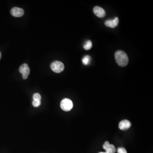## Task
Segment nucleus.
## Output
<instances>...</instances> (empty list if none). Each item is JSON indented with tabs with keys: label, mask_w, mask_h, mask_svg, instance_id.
I'll use <instances>...</instances> for the list:
<instances>
[{
	"label": "nucleus",
	"mask_w": 153,
	"mask_h": 153,
	"mask_svg": "<svg viewBox=\"0 0 153 153\" xmlns=\"http://www.w3.org/2000/svg\"><path fill=\"white\" fill-rule=\"evenodd\" d=\"M91 58L89 55H86L82 59L83 64L84 65H88L90 63Z\"/></svg>",
	"instance_id": "9d476101"
},
{
	"label": "nucleus",
	"mask_w": 153,
	"mask_h": 153,
	"mask_svg": "<svg viewBox=\"0 0 153 153\" xmlns=\"http://www.w3.org/2000/svg\"><path fill=\"white\" fill-rule=\"evenodd\" d=\"M41 104V100H33L32 102V105L35 107H38Z\"/></svg>",
	"instance_id": "f8f14e48"
},
{
	"label": "nucleus",
	"mask_w": 153,
	"mask_h": 153,
	"mask_svg": "<svg viewBox=\"0 0 153 153\" xmlns=\"http://www.w3.org/2000/svg\"><path fill=\"white\" fill-rule=\"evenodd\" d=\"M119 23V19L117 17H116L113 20H108L105 21V24L107 27L114 28L117 26Z\"/></svg>",
	"instance_id": "0eeeda50"
},
{
	"label": "nucleus",
	"mask_w": 153,
	"mask_h": 153,
	"mask_svg": "<svg viewBox=\"0 0 153 153\" xmlns=\"http://www.w3.org/2000/svg\"><path fill=\"white\" fill-rule=\"evenodd\" d=\"M117 153H127L126 150L123 147H120L117 150Z\"/></svg>",
	"instance_id": "4468645a"
},
{
	"label": "nucleus",
	"mask_w": 153,
	"mask_h": 153,
	"mask_svg": "<svg viewBox=\"0 0 153 153\" xmlns=\"http://www.w3.org/2000/svg\"><path fill=\"white\" fill-rule=\"evenodd\" d=\"M33 100H41V97L40 94L38 93L34 94V95H33Z\"/></svg>",
	"instance_id": "ddd939ff"
},
{
	"label": "nucleus",
	"mask_w": 153,
	"mask_h": 153,
	"mask_svg": "<svg viewBox=\"0 0 153 153\" xmlns=\"http://www.w3.org/2000/svg\"><path fill=\"white\" fill-rule=\"evenodd\" d=\"M115 58L117 64L120 66L124 67L128 63L127 55L122 50H118L115 53Z\"/></svg>",
	"instance_id": "f257e3e1"
},
{
	"label": "nucleus",
	"mask_w": 153,
	"mask_h": 153,
	"mask_svg": "<svg viewBox=\"0 0 153 153\" xmlns=\"http://www.w3.org/2000/svg\"><path fill=\"white\" fill-rule=\"evenodd\" d=\"M92 41L91 40H88L84 44L83 48L85 50H89L92 48Z\"/></svg>",
	"instance_id": "9b49d317"
},
{
	"label": "nucleus",
	"mask_w": 153,
	"mask_h": 153,
	"mask_svg": "<svg viewBox=\"0 0 153 153\" xmlns=\"http://www.w3.org/2000/svg\"><path fill=\"white\" fill-rule=\"evenodd\" d=\"M24 12L23 9L18 8H13L11 10V14L15 17H22L24 15Z\"/></svg>",
	"instance_id": "39448f33"
},
{
	"label": "nucleus",
	"mask_w": 153,
	"mask_h": 153,
	"mask_svg": "<svg viewBox=\"0 0 153 153\" xmlns=\"http://www.w3.org/2000/svg\"><path fill=\"white\" fill-rule=\"evenodd\" d=\"M103 148L106 152L109 153H115L116 152V148L112 144H110L108 141H106L103 145Z\"/></svg>",
	"instance_id": "6e6552de"
},
{
	"label": "nucleus",
	"mask_w": 153,
	"mask_h": 153,
	"mask_svg": "<svg viewBox=\"0 0 153 153\" xmlns=\"http://www.w3.org/2000/svg\"><path fill=\"white\" fill-rule=\"evenodd\" d=\"M93 11L95 15L99 18H103L106 15L105 10L99 6L94 7L93 9Z\"/></svg>",
	"instance_id": "423d86ee"
},
{
	"label": "nucleus",
	"mask_w": 153,
	"mask_h": 153,
	"mask_svg": "<svg viewBox=\"0 0 153 153\" xmlns=\"http://www.w3.org/2000/svg\"><path fill=\"white\" fill-rule=\"evenodd\" d=\"M20 72L22 74L23 79H27L30 73V69L27 64H24L20 67Z\"/></svg>",
	"instance_id": "20e7f679"
},
{
	"label": "nucleus",
	"mask_w": 153,
	"mask_h": 153,
	"mask_svg": "<svg viewBox=\"0 0 153 153\" xmlns=\"http://www.w3.org/2000/svg\"><path fill=\"white\" fill-rule=\"evenodd\" d=\"M73 107V104L71 100L65 98L61 101V109L66 111H70Z\"/></svg>",
	"instance_id": "f03ea898"
},
{
	"label": "nucleus",
	"mask_w": 153,
	"mask_h": 153,
	"mask_svg": "<svg viewBox=\"0 0 153 153\" xmlns=\"http://www.w3.org/2000/svg\"><path fill=\"white\" fill-rule=\"evenodd\" d=\"M1 52H0V60H1Z\"/></svg>",
	"instance_id": "dca6fc26"
},
{
	"label": "nucleus",
	"mask_w": 153,
	"mask_h": 153,
	"mask_svg": "<svg viewBox=\"0 0 153 153\" xmlns=\"http://www.w3.org/2000/svg\"><path fill=\"white\" fill-rule=\"evenodd\" d=\"M51 68L53 72L57 73L64 71V66L63 63L59 61H55L51 64Z\"/></svg>",
	"instance_id": "7ed1b4c3"
},
{
	"label": "nucleus",
	"mask_w": 153,
	"mask_h": 153,
	"mask_svg": "<svg viewBox=\"0 0 153 153\" xmlns=\"http://www.w3.org/2000/svg\"><path fill=\"white\" fill-rule=\"evenodd\" d=\"M131 126V123L130 121L126 120H124L120 122L119 127L120 130H126L130 128Z\"/></svg>",
	"instance_id": "1a4fd4ad"
},
{
	"label": "nucleus",
	"mask_w": 153,
	"mask_h": 153,
	"mask_svg": "<svg viewBox=\"0 0 153 153\" xmlns=\"http://www.w3.org/2000/svg\"><path fill=\"white\" fill-rule=\"evenodd\" d=\"M98 153H109L108 152H100Z\"/></svg>",
	"instance_id": "2eb2a0df"
}]
</instances>
